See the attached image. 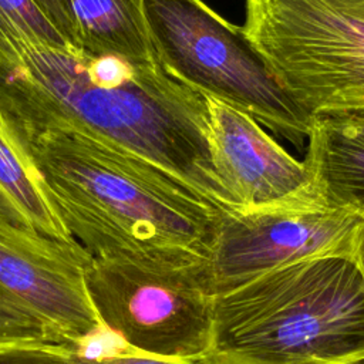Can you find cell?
<instances>
[{
	"instance_id": "1",
	"label": "cell",
	"mask_w": 364,
	"mask_h": 364,
	"mask_svg": "<svg viewBox=\"0 0 364 364\" xmlns=\"http://www.w3.org/2000/svg\"><path fill=\"white\" fill-rule=\"evenodd\" d=\"M0 109L78 124L181 179L223 215L237 212L213 159L205 97L159 64L128 63L117 80L98 82L77 47L17 31L0 37Z\"/></svg>"
},
{
	"instance_id": "2",
	"label": "cell",
	"mask_w": 364,
	"mask_h": 364,
	"mask_svg": "<svg viewBox=\"0 0 364 364\" xmlns=\"http://www.w3.org/2000/svg\"><path fill=\"white\" fill-rule=\"evenodd\" d=\"M4 118L44 198L92 256L208 263L223 213L185 182L78 124Z\"/></svg>"
},
{
	"instance_id": "3",
	"label": "cell",
	"mask_w": 364,
	"mask_h": 364,
	"mask_svg": "<svg viewBox=\"0 0 364 364\" xmlns=\"http://www.w3.org/2000/svg\"><path fill=\"white\" fill-rule=\"evenodd\" d=\"M364 357L355 256L304 259L215 297L209 364H337Z\"/></svg>"
},
{
	"instance_id": "4",
	"label": "cell",
	"mask_w": 364,
	"mask_h": 364,
	"mask_svg": "<svg viewBox=\"0 0 364 364\" xmlns=\"http://www.w3.org/2000/svg\"><path fill=\"white\" fill-rule=\"evenodd\" d=\"M144 11L156 60L169 75L297 146L307 139L313 117L279 82L242 27L202 0H144Z\"/></svg>"
},
{
	"instance_id": "5",
	"label": "cell",
	"mask_w": 364,
	"mask_h": 364,
	"mask_svg": "<svg viewBox=\"0 0 364 364\" xmlns=\"http://www.w3.org/2000/svg\"><path fill=\"white\" fill-rule=\"evenodd\" d=\"M245 4V34L304 111H364V0Z\"/></svg>"
},
{
	"instance_id": "6",
	"label": "cell",
	"mask_w": 364,
	"mask_h": 364,
	"mask_svg": "<svg viewBox=\"0 0 364 364\" xmlns=\"http://www.w3.org/2000/svg\"><path fill=\"white\" fill-rule=\"evenodd\" d=\"M85 284L102 327L132 350L178 361L209 358L216 296L208 263L92 256Z\"/></svg>"
},
{
	"instance_id": "7",
	"label": "cell",
	"mask_w": 364,
	"mask_h": 364,
	"mask_svg": "<svg viewBox=\"0 0 364 364\" xmlns=\"http://www.w3.org/2000/svg\"><path fill=\"white\" fill-rule=\"evenodd\" d=\"M360 216L324 205L222 215L208 267L215 296L270 270L321 256H355Z\"/></svg>"
},
{
	"instance_id": "8",
	"label": "cell",
	"mask_w": 364,
	"mask_h": 364,
	"mask_svg": "<svg viewBox=\"0 0 364 364\" xmlns=\"http://www.w3.org/2000/svg\"><path fill=\"white\" fill-rule=\"evenodd\" d=\"M92 255L75 239L28 230L0 212V290L41 320L61 341L88 344L105 336L87 291Z\"/></svg>"
},
{
	"instance_id": "9",
	"label": "cell",
	"mask_w": 364,
	"mask_h": 364,
	"mask_svg": "<svg viewBox=\"0 0 364 364\" xmlns=\"http://www.w3.org/2000/svg\"><path fill=\"white\" fill-rule=\"evenodd\" d=\"M205 101L213 159L237 212L323 205L303 161L287 154L246 112L212 97Z\"/></svg>"
},
{
	"instance_id": "10",
	"label": "cell",
	"mask_w": 364,
	"mask_h": 364,
	"mask_svg": "<svg viewBox=\"0 0 364 364\" xmlns=\"http://www.w3.org/2000/svg\"><path fill=\"white\" fill-rule=\"evenodd\" d=\"M303 162L324 206L364 219V111L313 115Z\"/></svg>"
},
{
	"instance_id": "11",
	"label": "cell",
	"mask_w": 364,
	"mask_h": 364,
	"mask_svg": "<svg viewBox=\"0 0 364 364\" xmlns=\"http://www.w3.org/2000/svg\"><path fill=\"white\" fill-rule=\"evenodd\" d=\"M64 4L77 48L84 54L159 64L148 31L144 0H64Z\"/></svg>"
},
{
	"instance_id": "12",
	"label": "cell",
	"mask_w": 364,
	"mask_h": 364,
	"mask_svg": "<svg viewBox=\"0 0 364 364\" xmlns=\"http://www.w3.org/2000/svg\"><path fill=\"white\" fill-rule=\"evenodd\" d=\"M0 212L16 225L71 240V235L41 192L31 164L0 111Z\"/></svg>"
},
{
	"instance_id": "13",
	"label": "cell",
	"mask_w": 364,
	"mask_h": 364,
	"mask_svg": "<svg viewBox=\"0 0 364 364\" xmlns=\"http://www.w3.org/2000/svg\"><path fill=\"white\" fill-rule=\"evenodd\" d=\"M17 28L53 46L74 47L34 0H0V36L10 34Z\"/></svg>"
},
{
	"instance_id": "14",
	"label": "cell",
	"mask_w": 364,
	"mask_h": 364,
	"mask_svg": "<svg viewBox=\"0 0 364 364\" xmlns=\"http://www.w3.org/2000/svg\"><path fill=\"white\" fill-rule=\"evenodd\" d=\"M61 341L41 320L0 290V347Z\"/></svg>"
},
{
	"instance_id": "15",
	"label": "cell",
	"mask_w": 364,
	"mask_h": 364,
	"mask_svg": "<svg viewBox=\"0 0 364 364\" xmlns=\"http://www.w3.org/2000/svg\"><path fill=\"white\" fill-rule=\"evenodd\" d=\"M74 348L58 341L0 347V364H71Z\"/></svg>"
},
{
	"instance_id": "16",
	"label": "cell",
	"mask_w": 364,
	"mask_h": 364,
	"mask_svg": "<svg viewBox=\"0 0 364 364\" xmlns=\"http://www.w3.org/2000/svg\"><path fill=\"white\" fill-rule=\"evenodd\" d=\"M47 18L57 27V30L67 38L70 44L77 47L74 30L68 13L65 10L64 0H34Z\"/></svg>"
},
{
	"instance_id": "17",
	"label": "cell",
	"mask_w": 364,
	"mask_h": 364,
	"mask_svg": "<svg viewBox=\"0 0 364 364\" xmlns=\"http://www.w3.org/2000/svg\"><path fill=\"white\" fill-rule=\"evenodd\" d=\"M355 259L357 262L360 263V266L363 267V272H364V229L358 237V242H357V247H355Z\"/></svg>"
},
{
	"instance_id": "18",
	"label": "cell",
	"mask_w": 364,
	"mask_h": 364,
	"mask_svg": "<svg viewBox=\"0 0 364 364\" xmlns=\"http://www.w3.org/2000/svg\"><path fill=\"white\" fill-rule=\"evenodd\" d=\"M337 364H364V357L353 358V360H348V361H343V363H337Z\"/></svg>"
}]
</instances>
